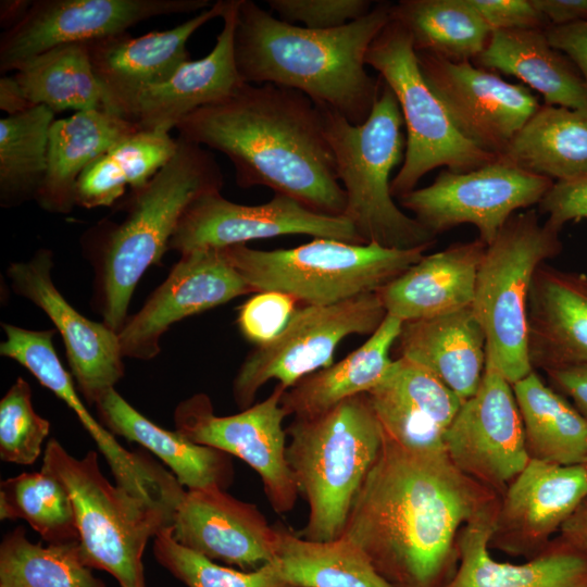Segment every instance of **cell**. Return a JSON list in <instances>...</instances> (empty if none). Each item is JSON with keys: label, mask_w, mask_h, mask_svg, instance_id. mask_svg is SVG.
Returning a JSON list of instances; mask_svg holds the SVG:
<instances>
[{"label": "cell", "mask_w": 587, "mask_h": 587, "mask_svg": "<svg viewBox=\"0 0 587 587\" xmlns=\"http://www.w3.org/2000/svg\"><path fill=\"white\" fill-rule=\"evenodd\" d=\"M500 496L457 469L446 451L420 452L383 434L341 536L391 587H447L463 528L497 514Z\"/></svg>", "instance_id": "obj_1"}, {"label": "cell", "mask_w": 587, "mask_h": 587, "mask_svg": "<svg viewBox=\"0 0 587 587\" xmlns=\"http://www.w3.org/2000/svg\"><path fill=\"white\" fill-rule=\"evenodd\" d=\"M178 137L225 154L241 188L265 186L323 215L347 203L320 108L302 92L272 84L236 91L180 120Z\"/></svg>", "instance_id": "obj_2"}, {"label": "cell", "mask_w": 587, "mask_h": 587, "mask_svg": "<svg viewBox=\"0 0 587 587\" xmlns=\"http://www.w3.org/2000/svg\"><path fill=\"white\" fill-rule=\"evenodd\" d=\"M391 3L333 29H311L274 17L252 0H239L235 59L245 83L298 90L360 125L369 117L383 80L365 68L369 47L390 21Z\"/></svg>", "instance_id": "obj_3"}, {"label": "cell", "mask_w": 587, "mask_h": 587, "mask_svg": "<svg viewBox=\"0 0 587 587\" xmlns=\"http://www.w3.org/2000/svg\"><path fill=\"white\" fill-rule=\"evenodd\" d=\"M223 184L213 154L177 137L171 160L146 185L130 190L126 217L101 232L96 258L97 304L111 329L118 333L125 324L139 279L160 264L189 204Z\"/></svg>", "instance_id": "obj_4"}, {"label": "cell", "mask_w": 587, "mask_h": 587, "mask_svg": "<svg viewBox=\"0 0 587 587\" xmlns=\"http://www.w3.org/2000/svg\"><path fill=\"white\" fill-rule=\"evenodd\" d=\"M286 457L299 495L308 503L296 532L314 541L339 538L352 502L383 446V432L366 394L344 400L286 428Z\"/></svg>", "instance_id": "obj_5"}, {"label": "cell", "mask_w": 587, "mask_h": 587, "mask_svg": "<svg viewBox=\"0 0 587 587\" xmlns=\"http://www.w3.org/2000/svg\"><path fill=\"white\" fill-rule=\"evenodd\" d=\"M317 107L347 197L344 216L362 241L394 249L432 247L436 236L405 214L390 192V174L404 158V123L392 90L383 82L369 117L360 125Z\"/></svg>", "instance_id": "obj_6"}, {"label": "cell", "mask_w": 587, "mask_h": 587, "mask_svg": "<svg viewBox=\"0 0 587 587\" xmlns=\"http://www.w3.org/2000/svg\"><path fill=\"white\" fill-rule=\"evenodd\" d=\"M41 470L67 490L85 563L111 574L121 587H147L142 557L150 538L173 525L178 503L153 500L112 485L89 450L73 457L51 438Z\"/></svg>", "instance_id": "obj_7"}, {"label": "cell", "mask_w": 587, "mask_h": 587, "mask_svg": "<svg viewBox=\"0 0 587 587\" xmlns=\"http://www.w3.org/2000/svg\"><path fill=\"white\" fill-rule=\"evenodd\" d=\"M253 292L278 291L303 305H327L377 292L416 263L427 248L394 249L314 238L294 248H225Z\"/></svg>", "instance_id": "obj_8"}, {"label": "cell", "mask_w": 587, "mask_h": 587, "mask_svg": "<svg viewBox=\"0 0 587 587\" xmlns=\"http://www.w3.org/2000/svg\"><path fill=\"white\" fill-rule=\"evenodd\" d=\"M558 230L535 210L512 215L478 267L472 308L486 337V366L511 384L534 370L527 352L526 307L535 272L562 251Z\"/></svg>", "instance_id": "obj_9"}, {"label": "cell", "mask_w": 587, "mask_h": 587, "mask_svg": "<svg viewBox=\"0 0 587 587\" xmlns=\"http://www.w3.org/2000/svg\"><path fill=\"white\" fill-rule=\"evenodd\" d=\"M365 63L395 93L407 128L403 162L390 184L394 198L415 189L436 167L465 173L498 159L457 129L422 74L410 34L391 16L369 47Z\"/></svg>", "instance_id": "obj_10"}, {"label": "cell", "mask_w": 587, "mask_h": 587, "mask_svg": "<svg viewBox=\"0 0 587 587\" xmlns=\"http://www.w3.org/2000/svg\"><path fill=\"white\" fill-rule=\"evenodd\" d=\"M387 312L377 292L327 305L297 308L283 332L257 346L233 380V398L245 410L258 391L275 379L286 390L303 377L333 364L339 344L351 335H372Z\"/></svg>", "instance_id": "obj_11"}, {"label": "cell", "mask_w": 587, "mask_h": 587, "mask_svg": "<svg viewBox=\"0 0 587 587\" xmlns=\"http://www.w3.org/2000/svg\"><path fill=\"white\" fill-rule=\"evenodd\" d=\"M553 184L498 157L465 173L442 170L430 185L413 189L399 202L436 237L472 224L488 246L515 211L539 204Z\"/></svg>", "instance_id": "obj_12"}, {"label": "cell", "mask_w": 587, "mask_h": 587, "mask_svg": "<svg viewBox=\"0 0 587 587\" xmlns=\"http://www.w3.org/2000/svg\"><path fill=\"white\" fill-rule=\"evenodd\" d=\"M285 390L277 384L266 399L233 415H216L205 394L183 400L174 411L176 432L196 444L237 457L253 469L277 514L290 512L299 496L286 457L283 421L288 414L282 407Z\"/></svg>", "instance_id": "obj_13"}, {"label": "cell", "mask_w": 587, "mask_h": 587, "mask_svg": "<svg viewBox=\"0 0 587 587\" xmlns=\"http://www.w3.org/2000/svg\"><path fill=\"white\" fill-rule=\"evenodd\" d=\"M209 0H33L25 17L0 37V71L63 45L87 43L126 33L155 16L209 9Z\"/></svg>", "instance_id": "obj_14"}, {"label": "cell", "mask_w": 587, "mask_h": 587, "mask_svg": "<svg viewBox=\"0 0 587 587\" xmlns=\"http://www.w3.org/2000/svg\"><path fill=\"white\" fill-rule=\"evenodd\" d=\"M285 235L364 243L347 217L319 214L289 197L274 195L265 203L250 205L229 201L221 190H213L186 209L168 250L183 254Z\"/></svg>", "instance_id": "obj_15"}, {"label": "cell", "mask_w": 587, "mask_h": 587, "mask_svg": "<svg viewBox=\"0 0 587 587\" xmlns=\"http://www.w3.org/2000/svg\"><path fill=\"white\" fill-rule=\"evenodd\" d=\"M445 451L465 475L499 496L529 461L512 384L486 366L476 392L449 426Z\"/></svg>", "instance_id": "obj_16"}, {"label": "cell", "mask_w": 587, "mask_h": 587, "mask_svg": "<svg viewBox=\"0 0 587 587\" xmlns=\"http://www.w3.org/2000/svg\"><path fill=\"white\" fill-rule=\"evenodd\" d=\"M422 74L457 129L479 148L500 155L539 109L524 85L511 84L472 62L416 52Z\"/></svg>", "instance_id": "obj_17"}, {"label": "cell", "mask_w": 587, "mask_h": 587, "mask_svg": "<svg viewBox=\"0 0 587 587\" xmlns=\"http://www.w3.org/2000/svg\"><path fill=\"white\" fill-rule=\"evenodd\" d=\"M250 292L225 248L183 253L166 279L117 333L122 355L152 359L173 324Z\"/></svg>", "instance_id": "obj_18"}, {"label": "cell", "mask_w": 587, "mask_h": 587, "mask_svg": "<svg viewBox=\"0 0 587 587\" xmlns=\"http://www.w3.org/2000/svg\"><path fill=\"white\" fill-rule=\"evenodd\" d=\"M2 328L5 340L0 354L27 369L76 414L104 457L117 486L148 499L178 502L185 489L174 474L146 452L126 450L86 409L53 348L54 330H30L7 323Z\"/></svg>", "instance_id": "obj_19"}, {"label": "cell", "mask_w": 587, "mask_h": 587, "mask_svg": "<svg viewBox=\"0 0 587 587\" xmlns=\"http://www.w3.org/2000/svg\"><path fill=\"white\" fill-rule=\"evenodd\" d=\"M586 499L587 465L529 460L500 496L489 549L536 557Z\"/></svg>", "instance_id": "obj_20"}, {"label": "cell", "mask_w": 587, "mask_h": 587, "mask_svg": "<svg viewBox=\"0 0 587 587\" xmlns=\"http://www.w3.org/2000/svg\"><path fill=\"white\" fill-rule=\"evenodd\" d=\"M52 252L39 249L28 260L12 263L13 291L40 308L60 333L72 375L88 404H93L124 376L117 333L75 310L52 282Z\"/></svg>", "instance_id": "obj_21"}, {"label": "cell", "mask_w": 587, "mask_h": 587, "mask_svg": "<svg viewBox=\"0 0 587 587\" xmlns=\"http://www.w3.org/2000/svg\"><path fill=\"white\" fill-rule=\"evenodd\" d=\"M239 0H226L223 27L209 54L184 63L167 80L111 101L105 111L142 130L171 132L193 111L226 98L242 84L235 59Z\"/></svg>", "instance_id": "obj_22"}, {"label": "cell", "mask_w": 587, "mask_h": 587, "mask_svg": "<svg viewBox=\"0 0 587 587\" xmlns=\"http://www.w3.org/2000/svg\"><path fill=\"white\" fill-rule=\"evenodd\" d=\"M174 539L211 561L253 571L275 559L276 527L260 509L225 489L186 490L172 525Z\"/></svg>", "instance_id": "obj_23"}, {"label": "cell", "mask_w": 587, "mask_h": 587, "mask_svg": "<svg viewBox=\"0 0 587 587\" xmlns=\"http://www.w3.org/2000/svg\"><path fill=\"white\" fill-rule=\"evenodd\" d=\"M366 396L383 434L420 452L445 451L446 433L463 403L432 373L403 358L392 361Z\"/></svg>", "instance_id": "obj_24"}, {"label": "cell", "mask_w": 587, "mask_h": 587, "mask_svg": "<svg viewBox=\"0 0 587 587\" xmlns=\"http://www.w3.org/2000/svg\"><path fill=\"white\" fill-rule=\"evenodd\" d=\"M526 315L534 371L587 364V275L541 264L529 288Z\"/></svg>", "instance_id": "obj_25"}, {"label": "cell", "mask_w": 587, "mask_h": 587, "mask_svg": "<svg viewBox=\"0 0 587 587\" xmlns=\"http://www.w3.org/2000/svg\"><path fill=\"white\" fill-rule=\"evenodd\" d=\"M226 0L174 28L133 37L128 32L87 42L93 72L104 92L103 110L108 104L137 89L167 80L190 60L189 38L213 18L222 17Z\"/></svg>", "instance_id": "obj_26"}, {"label": "cell", "mask_w": 587, "mask_h": 587, "mask_svg": "<svg viewBox=\"0 0 587 587\" xmlns=\"http://www.w3.org/2000/svg\"><path fill=\"white\" fill-rule=\"evenodd\" d=\"M486 248L476 238L424 254L377 291L387 314L407 322L471 307Z\"/></svg>", "instance_id": "obj_27"}, {"label": "cell", "mask_w": 587, "mask_h": 587, "mask_svg": "<svg viewBox=\"0 0 587 587\" xmlns=\"http://www.w3.org/2000/svg\"><path fill=\"white\" fill-rule=\"evenodd\" d=\"M398 358L432 373L462 401L472 397L486 367V337L472 308L402 323Z\"/></svg>", "instance_id": "obj_28"}, {"label": "cell", "mask_w": 587, "mask_h": 587, "mask_svg": "<svg viewBox=\"0 0 587 587\" xmlns=\"http://www.w3.org/2000/svg\"><path fill=\"white\" fill-rule=\"evenodd\" d=\"M496 515L463 528L459 566L447 587H587V550L560 536L524 563L492 559L488 542Z\"/></svg>", "instance_id": "obj_29"}, {"label": "cell", "mask_w": 587, "mask_h": 587, "mask_svg": "<svg viewBox=\"0 0 587 587\" xmlns=\"http://www.w3.org/2000/svg\"><path fill=\"white\" fill-rule=\"evenodd\" d=\"M100 423L114 436L134 441L165 463L187 490L227 489L234 479L232 455L164 429L130 405L115 388L95 403Z\"/></svg>", "instance_id": "obj_30"}, {"label": "cell", "mask_w": 587, "mask_h": 587, "mask_svg": "<svg viewBox=\"0 0 587 587\" xmlns=\"http://www.w3.org/2000/svg\"><path fill=\"white\" fill-rule=\"evenodd\" d=\"M138 130L134 123L101 109L54 120L49 133L47 173L35 201L49 213H71L76 205L75 190L82 173Z\"/></svg>", "instance_id": "obj_31"}, {"label": "cell", "mask_w": 587, "mask_h": 587, "mask_svg": "<svg viewBox=\"0 0 587 587\" xmlns=\"http://www.w3.org/2000/svg\"><path fill=\"white\" fill-rule=\"evenodd\" d=\"M473 62L521 79L541 93L547 105L587 108V84L574 63L549 42L545 29L495 30Z\"/></svg>", "instance_id": "obj_32"}, {"label": "cell", "mask_w": 587, "mask_h": 587, "mask_svg": "<svg viewBox=\"0 0 587 587\" xmlns=\"http://www.w3.org/2000/svg\"><path fill=\"white\" fill-rule=\"evenodd\" d=\"M402 323L387 314L379 327L346 358L303 377L285 390L282 407L287 414L298 419L316 416L346 399L371 390L394 361L390 351Z\"/></svg>", "instance_id": "obj_33"}, {"label": "cell", "mask_w": 587, "mask_h": 587, "mask_svg": "<svg viewBox=\"0 0 587 587\" xmlns=\"http://www.w3.org/2000/svg\"><path fill=\"white\" fill-rule=\"evenodd\" d=\"M499 157L553 182L587 174V108L540 105Z\"/></svg>", "instance_id": "obj_34"}, {"label": "cell", "mask_w": 587, "mask_h": 587, "mask_svg": "<svg viewBox=\"0 0 587 587\" xmlns=\"http://www.w3.org/2000/svg\"><path fill=\"white\" fill-rule=\"evenodd\" d=\"M529 460L587 465V421L536 371L512 384Z\"/></svg>", "instance_id": "obj_35"}, {"label": "cell", "mask_w": 587, "mask_h": 587, "mask_svg": "<svg viewBox=\"0 0 587 587\" xmlns=\"http://www.w3.org/2000/svg\"><path fill=\"white\" fill-rule=\"evenodd\" d=\"M274 563L298 587H391L365 553L345 536L327 541L300 537L277 524Z\"/></svg>", "instance_id": "obj_36"}, {"label": "cell", "mask_w": 587, "mask_h": 587, "mask_svg": "<svg viewBox=\"0 0 587 587\" xmlns=\"http://www.w3.org/2000/svg\"><path fill=\"white\" fill-rule=\"evenodd\" d=\"M165 130H138L124 138L79 176L75 203L85 209L110 207L126 190L146 185L174 155L177 138Z\"/></svg>", "instance_id": "obj_37"}, {"label": "cell", "mask_w": 587, "mask_h": 587, "mask_svg": "<svg viewBox=\"0 0 587 587\" xmlns=\"http://www.w3.org/2000/svg\"><path fill=\"white\" fill-rule=\"evenodd\" d=\"M390 16L408 30L416 52L453 62L474 61L491 34L470 0H401Z\"/></svg>", "instance_id": "obj_38"}, {"label": "cell", "mask_w": 587, "mask_h": 587, "mask_svg": "<svg viewBox=\"0 0 587 587\" xmlns=\"http://www.w3.org/2000/svg\"><path fill=\"white\" fill-rule=\"evenodd\" d=\"M14 79L29 102L55 112L103 110L104 92L87 43L63 45L21 64Z\"/></svg>", "instance_id": "obj_39"}, {"label": "cell", "mask_w": 587, "mask_h": 587, "mask_svg": "<svg viewBox=\"0 0 587 587\" xmlns=\"http://www.w3.org/2000/svg\"><path fill=\"white\" fill-rule=\"evenodd\" d=\"M54 112L37 105L0 120V204L13 208L36 200L48 167Z\"/></svg>", "instance_id": "obj_40"}, {"label": "cell", "mask_w": 587, "mask_h": 587, "mask_svg": "<svg viewBox=\"0 0 587 587\" xmlns=\"http://www.w3.org/2000/svg\"><path fill=\"white\" fill-rule=\"evenodd\" d=\"M0 587H107L82 557L78 540L32 542L23 526L0 544Z\"/></svg>", "instance_id": "obj_41"}, {"label": "cell", "mask_w": 587, "mask_h": 587, "mask_svg": "<svg viewBox=\"0 0 587 587\" xmlns=\"http://www.w3.org/2000/svg\"><path fill=\"white\" fill-rule=\"evenodd\" d=\"M0 520L25 521L47 544L78 540L67 490L42 470L1 480Z\"/></svg>", "instance_id": "obj_42"}, {"label": "cell", "mask_w": 587, "mask_h": 587, "mask_svg": "<svg viewBox=\"0 0 587 587\" xmlns=\"http://www.w3.org/2000/svg\"><path fill=\"white\" fill-rule=\"evenodd\" d=\"M153 554L185 587H298L283 578L274 562L238 571L192 552L174 539L172 526L153 538Z\"/></svg>", "instance_id": "obj_43"}, {"label": "cell", "mask_w": 587, "mask_h": 587, "mask_svg": "<svg viewBox=\"0 0 587 587\" xmlns=\"http://www.w3.org/2000/svg\"><path fill=\"white\" fill-rule=\"evenodd\" d=\"M50 422L36 413L29 384L18 377L0 401V458L30 465L42 452Z\"/></svg>", "instance_id": "obj_44"}, {"label": "cell", "mask_w": 587, "mask_h": 587, "mask_svg": "<svg viewBox=\"0 0 587 587\" xmlns=\"http://www.w3.org/2000/svg\"><path fill=\"white\" fill-rule=\"evenodd\" d=\"M279 20L302 23L311 29H333L366 15L374 7L369 0H267Z\"/></svg>", "instance_id": "obj_45"}, {"label": "cell", "mask_w": 587, "mask_h": 587, "mask_svg": "<svg viewBox=\"0 0 587 587\" xmlns=\"http://www.w3.org/2000/svg\"><path fill=\"white\" fill-rule=\"evenodd\" d=\"M297 300L278 291L257 292L238 312V327L242 336L257 346L275 339L286 327L297 309Z\"/></svg>", "instance_id": "obj_46"}, {"label": "cell", "mask_w": 587, "mask_h": 587, "mask_svg": "<svg viewBox=\"0 0 587 587\" xmlns=\"http://www.w3.org/2000/svg\"><path fill=\"white\" fill-rule=\"evenodd\" d=\"M539 209L548 214L546 223L558 232L570 221L587 218V174L554 182L540 201Z\"/></svg>", "instance_id": "obj_47"}, {"label": "cell", "mask_w": 587, "mask_h": 587, "mask_svg": "<svg viewBox=\"0 0 587 587\" xmlns=\"http://www.w3.org/2000/svg\"><path fill=\"white\" fill-rule=\"evenodd\" d=\"M492 33L502 29H547L548 21L533 0H470Z\"/></svg>", "instance_id": "obj_48"}, {"label": "cell", "mask_w": 587, "mask_h": 587, "mask_svg": "<svg viewBox=\"0 0 587 587\" xmlns=\"http://www.w3.org/2000/svg\"><path fill=\"white\" fill-rule=\"evenodd\" d=\"M545 32L549 42L574 63L587 84V22L549 26Z\"/></svg>", "instance_id": "obj_49"}, {"label": "cell", "mask_w": 587, "mask_h": 587, "mask_svg": "<svg viewBox=\"0 0 587 587\" xmlns=\"http://www.w3.org/2000/svg\"><path fill=\"white\" fill-rule=\"evenodd\" d=\"M550 383L587 421V364L573 365L546 372Z\"/></svg>", "instance_id": "obj_50"}, {"label": "cell", "mask_w": 587, "mask_h": 587, "mask_svg": "<svg viewBox=\"0 0 587 587\" xmlns=\"http://www.w3.org/2000/svg\"><path fill=\"white\" fill-rule=\"evenodd\" d=\"M549 26L587 22V0H533Z\"/></svg>", "instance_id": "obj_51"}, {"label": "cell", "mask_w": 587, "mask_h": 587, "mask_svg": "<svg viewBox=\"0 0 587 587\" xmlns=\"http://www.w3.org/2000/svg\"><path fill=\"white\" fill-rule=\"evenodd\" d=\"M13 76L0 78V109L15 115L34 108Z\"/></svg>", "instance_id": "obj_52"}, {"label": "cell", "mask_w": 587, "mask_h": 587, "mask_svg": "<svg viewBox=\"0 0 587 587\" xmlns=\"http://www.w3.org/2000/svg\"><path fill=\"white\" fill-rule=\"evenodd\" d=\"M559 536L570 544L587 550V499L563 524Z\"/></svg>", "instance_id": "obj_53"}, {"label": "cell", "mask_w": 587, "mask_h": 587, "mask_svg": "<svg viewBox=\"0 0 587 587\" xmlns=\"http://www.w3.org/2000/svg\"><path fill=\"white\" fill-rule=\"evenodd\" d=\"M33 0H2L0 2V25L5 30L16 26L27 14Z\"/></svg>", "instance_id": "obj_54"}]
</instances>
